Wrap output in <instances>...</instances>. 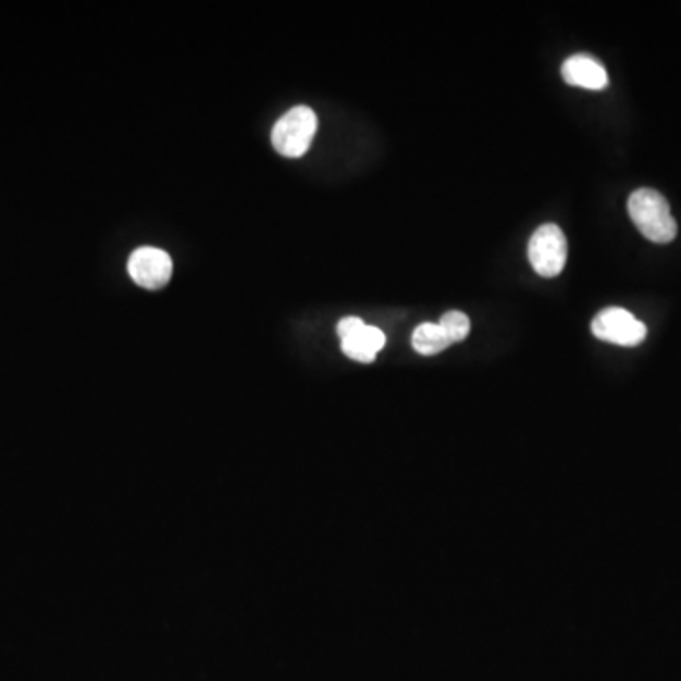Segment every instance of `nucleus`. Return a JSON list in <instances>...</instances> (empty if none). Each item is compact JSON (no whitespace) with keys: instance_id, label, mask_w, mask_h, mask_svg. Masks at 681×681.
Masks as SVG:
<instances>
[{"instance_id":"nucleus-1","label":"nucleus","mask_w":681,"mask_h":681,"mask_svg":"<svg viewBox=\"0 0 681 681\" xmlns=\"http://www.w3.org/2000/svg\"><path fill=\"white\" fill-rule=\"evenodd\" d=\"M629 214L645 239L667 245L678 235V224L670 214V205L657 189H636L629 197Z\"/></svg>"},{"instance_id":"nucleus-2","label":"nucleus","mask_w":681,"mask_h":681,"mask_svg":"<svg viewBox=\"0 0 681 681\" xmlns=\"http://www.w3.org/2000/svg\"><path fill=\"white\" fill-rule=\"evenodd\" d=\"M319 129V117L309 107L288 110L273 127L271 140L284 158H301Z\"/></svg>"},{"instance_id":"nucleus-3","label":"nucleus","mask_w":681,"mask_h":681,"mask_svg":"<svg viewBox=\"0 0 681 681\" xmlns=\"http://www.w3.org/2000/svg\"><path fill=\"white\" fill-rule=\"evenodd\" d=\"M568 258V240L557 224H544L530 237L529 260L537 275L553 278L562 273Z\"/></svg>"},{"instance_id":"nucleus-4","label":"nucleus","mask_w":681,"mask_h":681,"mask_svg":"<svg viewBox=\"0 0 681 681\" xmlns=\"http://www.w3.org/2000/svg\"><path fill=\"white\" fill-rule=\"evenodd\" d=\"M591 330L595 337L621 347H636L647 335V327L632 312L621 307H608L596 314Z\"/></svg>"},{"instance_id":"nucleus-5","label":"nucleus","mask_w":681,"mask_h":681,"mask_svg":"<svg viewBox=\"0 0 681 681\" xmlns=\"http://www.w3.org/2000/svg\"><path fill=\"white\" fill-rule=\"evenodd\" d=\"M129 275L138 286L148 290H160L171 281L173 275V261L171 256L161 248L143 247L137 248L131 255Z\"/></svg>"},{"instance_id":"nucleus-6","label":"nucleus","mask_w":681,"mask_h":681,"mask_svg":"<svg viewBox=\"0 0 681 681\" xmlns=\"http://www.w3.org/2000/svg\"><path fill=\"white\" fill-rule=\"evenodd\" d=\"M562 78L570 86L585 87L600 91L608 86L609 76L600 61L591 58L587 53H575L568 58L562 65Z\"/></svg>"},{"instance_id":"nucleus-7","label":"nucleus","mask_w":681,"mask_h":681,"mask_svg":"<svg viewBox=\"0 0 681 681\" xmlns=\"http://www.w3.org/2000/svg\"><path fill=\"white\" fill-rule=\"evenodd\" d=\"M384 343H386V337L379 327L362 324L352 334L340 339V348L356 362L370 363L375 360L379 350H383Z\"/></svg>"},{"instance_id":"nucleus-8","label":"nucleus","mask_w":681,"mask_h":681,"mask_svg":"<svg viewBox=\"0 0 681 681\" xmlns=\"http://www.w3.org/2000/svg\"><path fill=\"white\" fill-rule=\"evenodd\" d=\"M449 345L450 340L447 339V335L443 334L439 324L424 322L421 326H417V330L413 332V348L419 355H439Z\"/></svg>"},{"instance_id":"nucleus-9","label":"nucleus","mask_w":681,"mask_h":681,"mask_svg":"<svg viewBox=\"0 0 681 681\" xmlns=\"http://www.w3.org/2000/svg\"><path fill=\"white\" fill-rule=\"evenodd\" d=\"M439 326H442L443 334L447 335V339L450 340V345L465 340L471 330L470 319L460 311L445 312L439 320Z\"/></svg>"},{"instance_id":"nucleus-10","label":"nucleus","mask_w":681,"mask_h":681,"mask_svg":"<svg viewBox=\"0 0 681 681\" xmlns=\"http://www.w3.org/2000/svg\"><path fill=\"white\" fill-rule=\"evenodd\" d=\"M362 319H358V317H348V319H343L339 324H337V334H339L340 339H343V337H347L348 334H352V332L362 326Z\"/></svg>"}]
</instances>
